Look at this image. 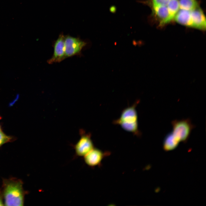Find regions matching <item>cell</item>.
<instances>
[{"instance_id": "7a4b0ae2", "label": "cell", "mask_w": 206, "mask_h": 206, "mask_svg": "<svg viewBox=\"0 0 206 206\" xmlns=\"http://www.w3.org/2000/svg\"><path fill=\"white\" fill-rule=\"evenodd\" d=\"M137 100L132 106L124 109L118 118L114 122V124L120 126L124 130L140 136L141 133L138 130V115L136 106L139 103Z\"/></svg>"}, {"instance_id": "5bb4252c", "label": "cell", "mask_w": 206, "mask_h": 206, "mask_svg": "<svg viewBox=\"0 0 206 206\" xmlns=\"http://www.w3.org/2000/svg\"><path fill=\"white\" fill-rule=\"evenodd\" d=\"M12 140V138L8 136L1 131L0 132V147L3 144L10 142Z\"/></svg>"}, {"instance_id": "ba28073f", "label": "cell", "mask_w": 206, "mask_h": 206, "mask_svg": "<svg viewBox=\"0 0 206 206\" xmlns=\"http://www.w3.org/2000/svg\"><path fill=\"white\" fill-rule=\"evenodd\" d=\"M191 13L193 27L205 30L206 28V19L202 9L198 7L191 11Z\"/></svg>"}, {"instance_id": "9a60e30c", "label": "cell", "mask_w": 206, "mask_h": 206, "mask_svg": "<svg viewBox=\"0 0 206 206\" xmlns=\"http://www.w3.org/2000/svg\"><path fill=\"white\" fill-rule=\"evenodd\" d=\"M170 0H152V5H154L167 6Z\"/></svg>"}, {"instance_id": "52a82bcc", "label": "cell", "mask_w": 206, "mask_h": 206, "mask_svg": "<svg viewBox=\"0 0 206 206\" xmlns=\"http://www.w3.org/2000/svg\"><path fill=\"white\" fill-rule=\"evenodd\" d=\"M109 154L103 152L99 149L94 148L84 157L86 164L89 166L94 167L100 164L103 158Z\"/></svg>"}, {"instance_id": "8992f818", "label": "cell", "mask_w": 206, "mask_h": 206, "mask_svg": "<svg viewBox=\"0 0 206 206\" xmlns=\"http://www.w3.org/2000/svg\"><path fill=\"white\" fill-rule=\"evenodd\" d=\"M54 52L52 56L47 62L50 64L60 62L65 59L64 36L60 34L53 45Z\"/></svg>"}, {"instance_id": "6da1fadb", "label": "cell", "mask_w": 206, "mask_h": 206, "mask_svg": "<svg viewBox=\"0 0 206 206\" xmlns=\"http://www.w3.org/2000/svg\"><path fill=\"white\" fill-rule=\"evenodd\" d=\"M1 190L4 205L23 206L26 192L23 182L15 178L3 179Z\"/></svg>"}, {"instance_id": "277c9868", "label": "cell", "mask_w": 206, "mask_h": 206, "mask_svg": "<svg viewBox=\"0 0 206 206\" xmlns=\"http://www.w3.org/2000/svg\"><path fill=\"white\" fill-rule=\"evenodd\" d=\"M87 43L77 37L68 35L64 36L65 58L80 55Z\"/></svg>"}, {"instance_id": "3957f363", "label": "cell", "mask_w": 206, "mask_h": 206, "mask_svg": "<svg viewBox=\"0 0 206 206\" xmlns=\"http://www.w3.org/2000/svg\"><path fill=\"white\" fill-rule=\"evenodd\" d=\"M171 123L172 126L171 132L179 142H187L192 130L195 127L189 118L174 120Z\"/></svg>"}, {"instance_id": "9c48e42d", "label": "cell", "mask_w": 206, "mask_h": 206, "mask_svg": "<svg viewBox=\"0 0 206 206\" xmlns=\"http://www.w3.org/2000/svg\"><path fill=\"white\" fill-rule=\"evenodd\" d=\"M153 8L156 14L160 19L161 25L169 22L174 18L170 14L167 6L153 5Z\"/></svg>"}, {"instance_id": "e0dca14e", "label": "cell", "mask_w": 206, "mask_h": 206, "mask_svg": "<svg viewBox=\"0 0 206 206\" xmlns=\"http://www.w3.org/2000/svg\"><path fill=\"white\" fill-rule=\"evenodd\" d=\"M0 131H1V127H0Z\"/></svg>"}, {"instance_id": "5b68a950", "label": "cell", "mask_w": 206, "mask_h": 206, "mask_svg": "<svg viewBox=\"0 0 206 206\" xmlns=\"http://www.w3.org/2000/svg\"><path fill=\"white\" fill-rule=\"evenodd\" d=\"M74 147L77 156H85L94 148L90 135L82 133L80 139Z\"/></svg>"}, {"instance_id": "4fadbf2b", "label": "cell", "mask_w": 206, "mask_h": 206, "mask_svg": "<svg viewBox=\"0 0 206 206\" xmlns=\"http://www.w3.org/2000/svg\"><path fill=\"white\" fill-rule=\"evenodd\" d=\"M167 7L170 14L174 17L179 8L178 0H170Z\"/></svg>"}, {"instance_id": "7c38bea8", "label": "cell", "mask_w": 206, "mask_h": 206, "mask_svg": "<svg viewBox=\"0 0 206 206\" xmlns=\"http://www.w3.org/2000/svg\"><path fill=\"white\" fill-rule=\"evenodd\" d=\"M181 9L191 11L198 7L196 0H178Z\"/></svg>"}, {"instance_id": "2e32d148", "label": "cell", "mask_w": 206, "mask_h": 206, "mask_svg": "<svg viewBox=\"0 0 206 206\" xmlns=\"http://www.w3.org/2000/svg\"><path fill=\"white\" fill-rule=\"evenodd\" d=\"M3 205H4V204L1 191V190L0 189V206Z\"/></svg>"}, {"instance_id": "30bf717a", "label": "cell", "mask_w": 206, "mask_h": 206, "mask_svg": "<svg viewBox=\"0 0 206 206\" xmlns=\"http://www.w3.org/2000/svg\"><path fill=\"white\" fill-rule=\"evenodd\" d=\"M175 20L181 24L193 27V23L191 11L181 9L175 15Z\"/></svg>"}, {"instance_id": "8fae6325", "label": "cell", "mask_w": 206, "mask_h": 206, "mask_svg": "<svg viewBox=\"0 0 206 206\" xmlns=\"http://www.w3.org/2000/svg\"><path fill=\"white\" fill-rule=\"evenodd\" d=\"M179 142L171 132L168 133L164 138L163 142V148L166 151L172 150L178 146Z\"/></svg>"}]
</instances>
